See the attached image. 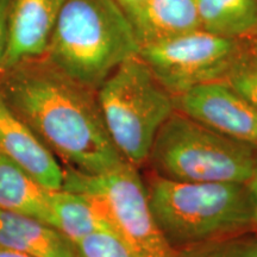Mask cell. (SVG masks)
<instances>
[{
	"instance_id": "obj_1",
	"label": "cell",
	"mask_w": 257,
	"mask_h": 257,
	"mask_svg": "<svg viewBox=\"0 0 257 257\" xmlns=\"http://www.w3.org/2000/svg\"><path fill=\"white\" fill-rule=\"evenodd\" d=\"M0 93L66 168L100 175L125 163L107 133L96 91L44 56L2 74Z\"/></svg>"
},
{
	"instance_id": "obj_2",
	"label": "cell",
	"mask_w": 257,
	"mask_h": 257,
	"mask_svg": "<svg viewBox=\"0 0 257 257\" xmlns=\"http://www.w3.org/2000/svg\"><path fill=\"white\" fill-rule=\"evenodd\" d=\"M144 186L153 216L175 250L255 231L246 184L181 182L152 173Z\"/></svg>"
},
{
	"instance_id": "obj_3",
	"label": "cell",
	"mask_w": 257,
	"mask_h": 257,
	"mask_svg": "<svg viewBox=\"0 0 257 257\" xmlns=\"http://www.w3.org/2000/svg\"><path fill=\"white\" fill-rule=\"evenodd\" d=\"M141 46L115 0H66L44 57L96 91Z\"/></svg>"
},
{
	"instance_id": "obj_4",
	"label": "cell",
	"mask_w": 257,
	"mask_h": 257,
	"mask_svg": "<svg viewBox=\"0 0 257 257\" xmlns=\"http://www.w3.org/2000/svg\"><path fill=\"white\" fill-rule=\"evenodd\" d=\"M257 149L174 111L154 141V174L181 182H239L252 174Z\"/></svg>"
},
{
	"instance_id": "obj_5",
	"label": "cell",
	"mask_w": 257,
	"mask_h": 257,
	"mask_svg": "<svg viewBox=\"0 0 257 257\" xmlns=\"http://www.w3.org/2000/svg\"><path fill=\"white\" fill-rule=\"evenodd\" d=\"M106 128L128 165H146L162 125L174 113V96L140 56L124 61L96 89Z\"/></svg>"
},
{
	"instance_id": "obj_6",
	"label": "cell",
	"mask_w": 257,
	"mask_h": 257,
	"mask_svg": "<svg viewBox=\"0 0 257 257\" xmlns=\"http://www.w3.org/2000/svg\"><path fill=\"white\" fill-rule=\"evenodd\" d=\"M62 188L93 195L102 202L114 232L134 257H178L154 218L144 180L138 168L125 162L100 175L63 169Z\"/></svg>"
},
{
	"instance_id": "obj_7",
	"label": "cell",
	"mask_w": 257,
	"mask_h": 257,
	"mask_svg": "<svg viewBox=\"0 0 257 257\" xmlns=\"http://www.w3.org/2000/svg\"><path fill=\"white\" fill-rule=\"evenodd\" d=\"M248 44L202 29L141 48L138 56L173 96L199 85L225 80Z\"/></svg>"
},
{
	"instance_id": "obj_8",
	"label": "cell",
	"mask_w": 257,
	"mask_h": 257,
	"mask_svg": "<svg viewBox=\"0 0 257 257\" xmlns=\"http://www.w3.org/2000/svg\"><path fill=\"white\" fill-rule=\"evenodd\" d=\"M175 110L224 136L257 149V110L226 80L174 96Z\"/></svg>"
},
{
	"instance_id": "obj_9",
	"label": "cell",
	"mask_w": 257,
	"mask_h": 257,
	"mask_svg": "<svg viewBox=\"0 0 257 257\" xmlns=\"http://www.w3.org/2000/svg\"><path fill=\"white\" fill-rule=\"evenodd\" d=\"M66 0H11L8 46L0 75L25 60L46 55Z\"/></svg>"
},
{
	"instance_id": "obj_10",
	"label": "cell",
	"mask_w": 257,
	"mask_h": 257,
	"mask_svg": "<svg viewBox=\"0 0 257 257\" xmlns=\"http://www.w3.org/2000/svg\"><path fill=\"white\" fill-rule=\"evenodd\" d=\"M0 154L8 157L49 191L63 185V168L30 126L10 107L0 93Z\"/></svg>"
},
{
	"instance_id": "obj_11",
	"label": "cell",
	"mask_w": 257,
	"mask_h": 257,
	"mask_svg": "<svg viewBox=\"0 0 257 257\" xmlns=\"http://www.w3.org/2000/svg\"><path fill=\"white\" fill-rule=\"evenodd\" d=\"M121 9L141 48L201 29L195 0H141Z\"/></svg>"
},
{
	"instance_id": "obj_12",
	"label": "cell",
	"mask_w": 257,
	"mask_h": 257,
	"mask_svg": "<svg viewBox=\"0 0 257 257\" xmlns=\"http://www.w3.org/2000/svg\"><path fill=\"white\" fill-rule=\"evenodd\" d=\"M0 248L35 257H78L76 245L53 225L0 210Z\"/></svg>"
},
{
	"instance_id": "obj_13",
	"label": "cell",
	"mask_w": 257,
	"mask_h": 257,
	"mask_svg": "<svg viewBox=\"0 0 257 257\" xmlns=\"http://www.w3.org/2000/svg\"><path fill=\"white\" fill-rule=\"evenodd\" d=\"M49 204L53 226L75 245L99 231L114 232L105 206L93 195L61 188L50 191Z\"/></svg>"
},
{
	"instance_id": "obj_14",
	"label": "cell",
	"mask_w": 257,
	"mask_h": 257,
	"mask_svg": "<svg viewBox=\"0 0 257 257\" xmlns=\"http://www.w3.org/2000/svg\"><path fill=\"white\" fill-rule=\"evenodd\" d=\"M49 195V189L0 154V210L25 214L53 225Z\"/></svg>"
},
{
	"instance_id": "obj_15",
	"label": "cell",
	"mask_w": 257,
	"mask_h": 257,
	"mask_svg": "<svg viewBox=\"0 0 257 257\" xmlns=\"http://www.w3.org/2000/svg\"><path fill=\"white\" fill-rule=\"evenodd\" d=\"M202 30L243 40L257 34V0H195Z\"/></svg>"
},
{
	"instance_id": "obj_16",
	"label": "cell",
	"mask_w": 257,
	"mask_h": 257,
	"mask_svg": "<svg viewBox=\"0 0 257 257\" xmlns=\"http://www.w3.org/2000/svg\"><path fill=\"white\" fill-rule=\"evenodd\" d=\"M178 257H257V232L248 231L178 250Z\"/></svg>"
},
{
	"instance_id": "obj_17",
	"label": "cell",
	"mask_w": 257,
	"mask_h": 257,
	"mask_svg": "<svg viewBox=\"0 0 257 257\" xmlns=\"http://www.w3.org/2000/svg\"><path fill=\"white\" fill-rule=\"evenodd\" d=\"M225 80L257 110V55L249 47Z\"/></svg>"
},
{
	"instance_id": "obj_18",
	"label": "cell",
	"mask_w": 257,
	"mask_h": 257,
	"mask_svg": "<svg viewBox=\"0 0 257 257\" xmlns=\"http://www.w3.org/2000/svg\"><path fill=\"white\" fill-rule=\"evenodd\" d=\"M78 257H134L123 240L112 231H99L76 244Z\"/></svg>"
},
{
	"instance_id": "obj_19",
	"label": "cell",
	"mask_w": 257,
	"mask_h": 257,
	"mask_svg": "<svg viewBox=\"0 0 257 257\" xmlns=\"http://www.w3.org/2000/svg\"><path fill=\"white\" fill-rule=\"evenodd\" d=\"M11 0H0V70L8 46V19Z\"/></svg>"
},
{
	"instance_id": "obj_20",
	"label": "cell",
	"mask_w": 257,
	"mask_h": 257,
	"mask_svg": "<svg viewBox=\"0 0 257 257\" xmlns=\"http://www.w3.org/2000/svg\"><path fill=\"white\" fill-rule=\"evenodd\" d=\"M248 185L250 194H251L252 205H253V225H255V231L257 232V155L255 160V166H253L252 174L250 176Z\"/></svg>"
},
{
	"instance_id": "obj_21",
	"label": "cell",
	"mask_w": 257,
	"mask_h": 257,
	"mask_svg": "<svg viewBox=\"0 0 257 257\" xmlns=\"http://www.w3.org/2000/svg\"><path fill=\"white\" fill-rule=\"evenodd\" d=\"M0 257H35L28 253L15 251V250H10L5 248H0Z\"/></svg>"
},
{
	"instance_id": "obj_22",
	"label": "cell",
	"mask_w": 257,
	"mask_h": 257,
	"mask_svg": "<svg viewBox=\"0 0 257 257\" xmlns=\"http://www.w3.org/2000/svg\"><path fill=\"white\" fill-rule=\"evenodd\" d=\"M249 48H250V49H251L252 53H255L256 55H257V34H255L251 37V42H250Z\"/></svg>"
},
{
	"instance_id": "obj_23",
	"label": "cell",
	"mask_w": 257,
	"mask_h": 257,
	"mask_svg": "<svg viewBox=\"0 0 257 257\" xmlns=\"http://www.w3.org/2000/svg\"><path fill=\"white\" fill-rule=\"evenodd\" d=\"M115 2L119 4L121 8H124V6H127V5H133L135 3H138L141 2V0H115Z\"/></svg>"
}]
</instances>
